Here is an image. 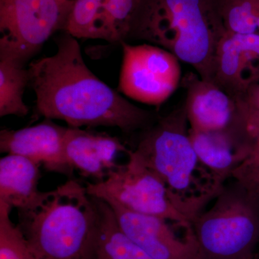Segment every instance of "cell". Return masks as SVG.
I'll return each mask as SVG.
<instances>
[{
  "instance_id": "1",
  "label": "cell",
  "mask_w": 259,
  "mask_h": 259,
  "mask_svg": "<svg viewBox=\"0 0 259 259\" xmlns=\"http://www.w3.org/2000/svg\"><path fill=\"white\" fill-rule=\"evenodd\" d=\"M64 32L56 54L29 65V84L40 115L64 121L68 127L104 126L127 134L156 122L159 116L154 112L131 103L99 79L83 60L77 39Z\"/></svg>"
},
{
  "instance_id": "2",
  "label": "cell",
  "mask_w": 259,
  "mask_h": 259,
  "mask_svg": "<svg viewBox=\"0 0 259 259\" xmlns=\"http://www.w3.org/2000/svg\"><path fill=\"white\" fill-rule=\"evenodd\" d=\"M226 30L215 0H141L127 40L163 48L212 81L218 46Z\"/></svg>"
},
{
  "instance_id": "3",
  "label": "cell",
  "mask_w": 259,
  "mask_h": 259,
  "mask_svg": "<svg viewBox=\"0 0 259 259\" xmlns=\"http://www.w3.org/2000/svg\"><path fill=\"white\" fill-rule=\"evenodd\" d=\"M18 212V226L35 258H90L98 231L99 211L95 198L77 181L40 191Z\"/></svg>"
},
{
  "instance_id": "4",
  "label": "cell",
  "mask_w": 259,
  "mask_h": 259,
  "mask_svg": "<svg viewBox=\"0 0 259 259\" xmlns=\"http://www.w3.org/2000/svg\"><path fill=\"white\" fill-rule=\"evenodd\" d=\"M141 132L133 151L163 180L172 204L192 222L223 187L199 161L185 104Z\"/></svg>"
},
{
  "instance_id": "5",
  "label": "cell",
  "mask_w": 259,
  "mask_h": 259,
  "mask_svg": "<svg viewBox=\"0 0 259 259\" xmlns=\"http://www.w3.org/2000/svg\"><path fill=\"white\" fill-rule=\"evenodd\" d=\"M191 222L202 259H253L259 243V195L232 178Z\"/></svg>"
},
{
  "instance_id": "6",
  "label": "cell",
  "mask_w": 259,
  "mask_h": 259,
  "mask_svg": "<svg viewBox=\"0 0 259 259\" xmlns=\"http://www.w3.org/2000/svg\"><path fill=\"white\" fill-rule=\"evenodd\" d=\"M74 0H0V59L25 65L56 32L64 31Z\"/></svg>"
},
{
  "instance_id": "7",
  "label": "cell",
  "mask_w": 259,
  "mask_h": 259,
  "mask_svg": "<svg viewBox=\"0 0 259 259\" xmlns=\"http://www.w3.org/2000/svg\"><path fill=\"white\" fill-rule=\"evenodd\" d=\"M128 161L118 165L103 180L88 183V194L93 197L112 199L126 209L156 216L184 228L192 226L172 204L166 185L156 172L129 150Z\"/></svg>"
},
{
  "instance_id": "8",
  "label": "cell",
  "mask_w": 259,
  "mask_h": 259,
  "mask_svg": "<svg viewBox=\"0 0 259 259\" xmlns=\"http://www.w3.org/2000/svg\"><path fill=\"white\" fill-rule=\"evenodd\" d=\"M122 62L118 91L134 101L158 107L176 91L181 80L180 60L169 51L150 44L120 42Z\"/></svg>"
},
{
  "instance_id": "9",
  "label": "cell",
  "mask_w": 259,
  "mask_h": 259,
  "mask_svg": "<svg viewBox=\"0 0 259 259\" xmlns=\"http://www.w3.org/2000/svg\"><path fill=\"white\" fill-rule=\"evenodd\" d=\"M104 201L111 207L122 231L153 258L202 259L192 228L181 238L162 218L129 210L112 199Z\"/></svg>"
},
{
  "instance_id": "10",
  "label": "cell",
  "mask_w": 259,
  "mask_h": 259,
  "mask_svg": "<svg viewBox=\"0 0 259 259\" xmlns=\"http://www.w3.org/2000/svg\"><path fill=\"white\" fill-rule=\"evenodd\" d=\"M190 128L200 132L247 128L238 99L214 84L189 73L183 79Z\"/></svg>"
},
{
  "instance_id": "11",
  "label": "cell",
  "mask_w": 259,
  "mask_h": 259,
  "mask_svg": "<svg viewBox=\"0 0 259 259\" xmlns=\"http://www.w3.org/2000/svg\"><path fill=\"white\" fill-rule=\"evenodd\" d=\"M212 82L236 99L259 83V33L226 32L218 46Z\"/></svg>"
},
{
  "instance_id": "12",
  "label": "cell",
  "mask_w": 259,
  "mask_h": 259,
  "mask_svg": "<svg viewBox=\"0 0 259 259\" xmlns=\"http://www.w3.org/2000/svg\"><path fill=\"white\" fill-rule=\"evenodd\" d=\"M68 127L45 118L37 125L19 130H2L0 151L20 155L44 164L49 171L71 174L64 157Z\"/></svg>"
},
{
  "instance_id": "13",
  "label": "cell",
  "mask_w": 259,
  "mask_h": 259,
  "mask_svg": "<svg viewBox=\"0 0 259 259\" xmlns=\"http://www.w3.org/2000/svg\"><path fill=\"white\" fill-rule=\"evenodd\" d=\"M129 150L117 137L103 133L68 127L64 152L71 172L76 169L85 177L103 180L118 165L116 158Z\"/></svg>"
},
{
  "instance_id": "14",
  "label": "cell",
  "mask_w": 259,
  "mask_h": 259,
  "mask_svg": "<svg viewBox=\"0 0 259 259\" xmlns=\"http://www.w3.org/2000/svg\"><path fill=\"white\" fill-rule=\"evenodd\" d=\"M189 135L199 161L221 187L249 152L248 130L200 132L190 128Z\"/></svg>"
},
{
  "instance_id": "15",
  "label": "cell",
  "mask_w": 259,
  "mask_h": 259,
  "mask_svg": "<svg viewBox=\"0 0 259 259\" xmlns=\"http://www.w3.org/2000/svg\"><path fill=\"white\" fill-rule=\"evenodd\" d=\"M40 163L20 155L0 159V202L17 209L32 202L40 192Z\"/></svg>"
},
{
  "instance_id": "16",
  "label": "cell",
  "mask_w": 259,
  "mask_h": 259,
  "mask_svg": "<svg viewBox=\"0 0 259 259\" xmlns=\"http://www.w3.org/2000/svg\"><path fill=\"white\" fill-rule=\"evenodd\" d=\"M94 198L99 211V227L89 259H155L122 231L106 202Z\"/></svg>"
},
{
  "instance_id": "17",
  "label": "cell",
  "mask_w": 259,
  "mask_h": 259,
  "mask_svg": "<svg viewBox=\"0 0 259 259\" xmlns=\"http://www.w3.org/2000/svg\"><path fill=\"white\" fill-rule=\"evenodd\" d=\"M25 65L11 59H0V117H25L29 107L23 94L30 83L29 70Z\"/></svg>"
},
{
  "instance_id": "18",
  "label": "cell",
  "mask_w": 259,
  "mask_h": 259,
  "mask_svg": "<svg viewBox=\"0 0 259 259\" xmlns=\"http://www.w3.org/2000/svg\"><path fill=\"white\" fill-rule=\"evenodd\" d=\"M141 0H108L100 18L101 40L126 41Z\"/></svg>"
},
{
  "instance_id": "19",
  "label": "cell",
  "mask_w": 259,
  "mask_h": 259,
  "mask_svg": "<svg viewBox=\"0 0 259 259\" xmlns=\"http://www.w3.org/2000/svg\"><path fill=\"white\" fill-rule=\"evenodd\" d=\"M108 0H74L64 31L76 39H100V21Z\"/></svg>"
},
{
  "instance_id": "20",
  "label": "cell",
  "mask_w": 259,
  "mask_h": 259,
  "mask_svg": "<svg viewBox=\"0 0 259 259\" xmlns=\"http://www.w3.org/2000/svg\"><path fill=\"white\" fill-rule=\"evenodd\" d=\"M219 9L226 32L256 33L259 0H222L219 2Z\"/></svg>"
},
{
  "instance_id": "21",
  "label": "cell",
  "mask_w": 259,
  "mask_h": 259,
  "mask_svg": "<svg viewBox=\"0 0 259 259\" xmlns=\"http://www.w3.org/2000/svg\"><path fill=\"white\" fill-rule=\"evenodd\" d=\"M13 207L0 202V259H32L26 240L10 218Z\"/></svg>"
},
{
  "instance_id": "22",
  "label": "cell",
  "mask_w": 259,
  "mask_h": 259,
  "mask_svg": "<svg viewBox=\"0 0 259 259\" xmlns=\"http://www.w3.org/2000/svg\"><path fill=\"white\" fill-rule=\"evenodd\" d=\"M245 118L251 138L249 152L233 172L232 178L259 195V117L246 115Z\"/></svg>"
},
{
  "instance_id": "23",
  "label": "cell",
  "mask_w": 259,
  "mask_h": 259,
  "mask_svg": "<svg viewBox=\"0 0 259 259\" xmlns=\"http://www.w3.org/2000/svg\"><path fill=\"white\" fill-rule=\"evenodd\" d=\"M238 101L243 112L259 117V83L250 87Z\"/></svg>"
},
{
  "instance_id": "24",
  "label": "cell",
  "mask_w": 259,
  "mask_h": 259,
  "mask_svg": "<svg viewBox=\"0 0 259 259\" xmlns=\"http://www.w3.org/2000/svg\"><path fill=\"white\" fill-rule=\"evenodd\" d=\"M255 259H259V243L258 248H257L256 253H255Z\"/></svg>"
},
{
  "instance_id": "25",
  "label": "cell",
  "mask_w": 259,
  "mask_h": 259,
  "mask_svg": "<svg viewBox=\"0 0 259 259\" xmlns=\"http://www.w3.org/2000/svg\"><path fill=\"white\" fill-rule=\"evenodd\" d=\"M59 1H61V2H67V1H70V0H59Z\"/></svg>"
},
{
  "instance_id": "26",
  "label": "cell",
  "mask_w": 259,
  "mask_h": 259,
  "mask_svg": "<svg viewBox=\"0 0 259 259\" xmlns=\"http://www.w3.org/2000/svg\"><path fill=\"white\" fill-rule=\"evenodd\" d=\"M32 259H36V258H35V257H34V255H33V257H32Z\"/></svg>"
},
{
  "instance_id": "27",
  "label": "cell",
  "mask_w": 259,
  "mask_h": 259,
  "mask_svg": "<svg viewBox=\"0 0 259 259\" xmlns=\"http://www.w3.org/2000/svg\"><path fill=\"white\" fill-rule=\"evenodd\" d=\"M253 259H255V258H253Z\"/></svg>"
}]
</instances>
